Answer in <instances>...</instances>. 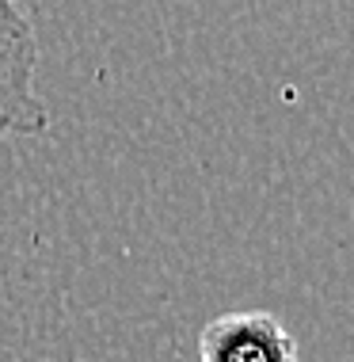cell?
Wrapping results in <instances>:
<instances>
[{"label":"cell","mask_w":354,"mask_h":362,"mask_svg":"<svg viewBox=\"0 0 354 362\" xmlns=\"http://www.w3.org/2000/svg\"><path fill=\"white\" fill-rule=\"evenodd\" d=\"M35 76V27L19 0H0V138H38L50 130V107Z\"/></svg>","instance_id":"1"},{"label":"cell","mask_w":354,"mask_h":362,"mask_svg":"<svg viewBox=\"0 0 354 362\" xmlns=\"http://www.w3.org/2000/svg\"><path fill=\"white\" fill-rule=\"evenodd\" d=\"M199 362H297V339L267 309H232L199 332Z\"/></svg>","instance_id":"2"}]
</instances>
